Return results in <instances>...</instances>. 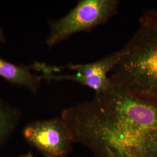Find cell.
Wrapping results in <instances>:
<instances>
[{
	"label": "cell",
	"mask_w": 157,
	"mask_h": 157,
	"mask_svg": "<svg viewBox=\"0 0 157 157\" xmlns=\"http://www.w3.org/2000/svg\"><path fill=\"white\" fill-rule=\"evenodd\" d=\"M61 118L73 142L97 157H157V104L112 82L92 100L63 110Z\"/></svg>",
	"instance_id": "6da1fadb"
},
{
	"label": "cell",
	"mask_w": 157,
	"mask_h": 157,
	"mask_svg": "<svg viewBox=\"0 0 157 157\" xmlns=\"http://www.w3.org/2000/svg\"><path fill=\"white\" fill-rule=\"evenodd\" d=\"M109 78L132 95L157 104V10L143 12L139 27L120 50Z\"/></svg>",
	"instance_id": "7a4b0ae2"
},
{
	"label": "cell",
	"mask_w": 157,
	"mask_h": 157,
	"mask_svg": "<svg viewBox=\"0 0 157 157\" xmlns=\"http://www.w3.org/2000/svg\"><path fill=\"white\" fill-rule=\"evenodd\" d=\"M118 0H81L66 15L49 21L50 33L45 40L51 48L73 34L89 32L108 22L118 12Z\"/></svg>",
	"instance_id": "3957f363"
},
{
	"label": "cell",
	"mask_w": 157,
	"mask_h": 157,
	"mask_svg": "<svg viewBox=\"0 0 157 157\" xmlns=\"http://www.w3.org/2000/svg\"><path fill=\"white\" fill-rule=\"evenodd\" d=\"M121 55V50L114 52L97 61L88 63L68 64L65 67H58L59 71L68 69L76 72L75 74H43V79L48 81L71 80L89 87L95 92V94L108 89L112 82L108 73L111 72L118 63Z\"/></svg>",
	"instance_id": "277c9868"
},
{
	"label": "cell",
	"mask_w": 157,
	"mask_h": 157,
	"mask_svg": "<svg viewBox=\"0 0 157 157\" xmlns=\"http://www.w3.org/2000/svg\"><path fill=\"white\" fill-rule=\"evenodd\" d=\"M23 133L27 140L47 157H64L71 150L73 142L72 133L62 118L29 124Z\"/></svg>",
	"instance_id": "5b68a950"
},
{
	"label": "cell",
	"mask_w": 157,
	"mask_h": 157,
	"mask_svg": "<svg viewBox=\"0 0 157 157\" xmlns=\"http://www.w3.org/2000/svg\"><path fill=\"white\" fill-rule=\"evenodd\" d=\"M30 67L22 63L15 65L0 56V76L11 83L24 86L36 93L41 86L43 78L32 73Z\"/></svg>",
	"instance_id": "8992f818"
},
{
	"label": "cell",
	"mask_w": 157,
	"mask_h": 157,
	"mask_svg": "<svg viewBox=\"0 0 157 157\" xmlns=\"http://www.w3.org/2000/svg\"><path fill=\"white\" fill-rule=\"evenodd\" d=\"M18 113L0 98V141L13 128Z\"/></svg>",
	"instance_id": "52a82bcc"
},
{
	"label": "cell",
	"mask_w": 157,
	"mask_h": 157,
	"mask_svg": "<svg viewBox=\"0 0 157 157\" xmlns=\"http://www.w3.org/2000/svg\"><path fill=\"white\" fill-rule=\"evenodd\" d=\"M0 43H6V38L3 29L0 27Z\"/></svg>",
	"instance_id": "ba28073f"
},
{
	"label": "cell",
	"mask_w": 157,
	"mask_h": 157,
	"mask_svg": "<svg viewBox=\"0 0 157 157\" xmlns=\"http://www.w3.org/2000/svg\"><path fill=\"white\" fill-rule=\"evenodd\" d=\"M129 157H141L140 155H138V154H132Z\"/></svg>",
	"instance_id": "9c48e42d"
},
{
	"label": "cell",
	"mask_w": 157,
	"mask_h": 157,
	"mask_svg": "<svg viewBox=\"0 0 157 157\" xmlns=\"http://www.w3.org/2000/svg\"><path fill=\"white\" fill-rule=\"evenodd\" d=\"M21 157H32V156L30 155V154H28V155H25V156H22Z\"/></svg>",
	"instance_id": "30bf717a"
}]
</instances>
